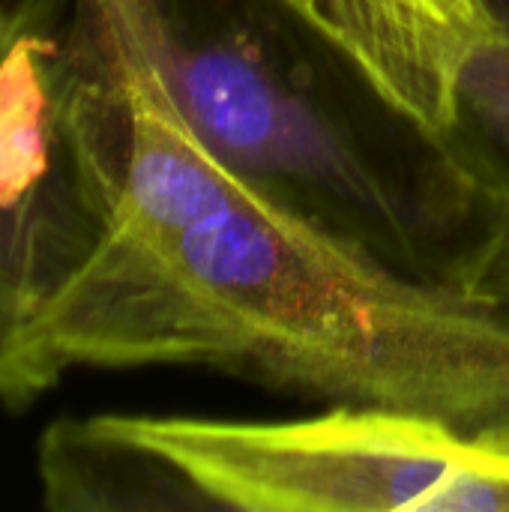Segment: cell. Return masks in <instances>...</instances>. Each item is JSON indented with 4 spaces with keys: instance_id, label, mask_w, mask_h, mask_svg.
Masks as SVG:
<instances>
[{
    "instance_id": "6da1fadb",
    "label": "cell",
    "mask_w": 509,
    "mask_h": 512,
    "mask_svg": "<svg viewBox=\"0 0 509 512\" xmlns=\"http://www.w3.org/2000/svg\"><path fill=\"white\" fill-rule=\"evenodd\" d=\"M54 372L189 366L509 447V315L390 264L225 162L165 210H111L42 321Z\"/></svg>"
},
{
    "instance_id": "277c9868",
    "label": "cell",
    "mask_w": 509,
    "mask_h": 512,
    "mask_svg": "<svg viewBox=\"0 0 509 512\" xmlns=\"http://www.w3.org/2000/svg\"><path fill=\"white\" fill-rule=\"evenodd\" d=\"M399 126L429 141L498 33L489 0H276Z\"/></svg>"
},
{
    "instance_id": "3957f363",
    "label": "cell",
    "mask_w": 509,
    "mask_h": 512,
    "mask_svg": "<svg viewBox=\"0 0 509 512\" xmlns=\"http://www.w3.org/2000/svg\"><path fill=\"white\" fill-rule=\"evenodd\" d=\"M108 213L69 0H12L0 39V264L36 339L99 246Z\"/></svg>"
},
{
    "instance_id": "7a4b0ae2",
    "label": "cell",
    "mask_w": 509,
    "mask_h": 512,
    "mask_svg": "<svg viewBox=\"0 0 509 512\" xmlns=\"http://www.w3.org/2000/svg\"><path fill=\"white\" fill-rule=\"evenodd\" d=\"M57 512H509V447L366 405L279 423L96 414L36 447Z\"/></svg>"
},
{
    "instance_id": "5b68a950",
    "label": "cell",
    "mask_w": 509,
    "mask_h": 512,
    "mask_svg": "<svg viewBox=\"0 0 509 512\" xmlns=\"http://www.w3.org/2000/svg\"><path fill=\"white\" fill-rule=\"evenodd\" d=\"M498 33L468 66L450 126L429 138L450 204L441 279L509 315V0H489Z\"/></svg>"
},
{
    "instance_id": "52a82bcc",
    "label": "cell",
    "mask_w": 509,
    "mask_h": 512,
    "mask_svg": "<svg viewBox=\"0 0 509 512\" xmlns=\"http://www.w3.org/2000/svg\"><path fill=\"white\" fill-rule=\"evenodd\" d=\"M6 24H9V3H0V39L6 33Z\"/></svg>"
},
{
    "instance_id": "8992f818",
    "label": "cell",
    "mask_w": 509,
    "mask_h": 512,
    "mask_svg": "<svg viewBox=\"0 0 509 512\" xmlns=\"http://www.w3.org/2000/svg\"><path fill=\"white\" fill-rule=\"evenodd\" d=\"M60 375L45 360L36 330L0 264V402L6 408H27L45 396Z\"/></svg>"
}]
</instances>
